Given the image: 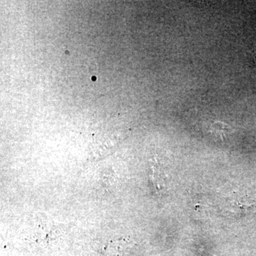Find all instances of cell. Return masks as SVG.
<instances>
[{"instance_id":"1","label":"cell","mask_w":256,"mask_h":256,"mask_svg":"<svg viewBox=\"0 0 256 256\" xmlns=\"http://www.w3.org/2000/svg\"><path fill=\"white\" fill-rule=\"evenodd\" d=\"M226 207L232 214L246 215L255 206V202L245 194L234 193L228 198Z\"/></svg>"},{"instance_id":"2","label":"cell","mask_w":256,"mask_h":256,"mask_svg":"<svg viewBox=\"0 0 256 256\" xmlns=\"http://www.w3.org/2000/svg\"><path fill=\"white\" fill-rule=\"evenodd\" d=\"M150 180L156 194H162L166 191L168 188L166 174L164 170L160 166L159 164H158V162L154 163V164L151 166Z\"/></svg>"},{"instance_id":"3","label":"cell","mask_w":256,"mask_h":256,"mask_svg":"<svg viewBox=\"0 0 256 256\" xmlns=\"http://www.w3.org/2000/svg\"><path fill=\"white\" fill-rule=\"evenodd\" d=\"M252 62H254V66H255L256 68V46H255V48L252 50Z\"/></svg>"}]
</instances>
